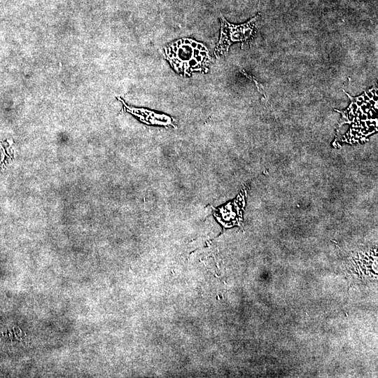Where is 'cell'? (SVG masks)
I'll use <instances>...</instances> for the list:
<instances>
[{"mask_svg":"<svg viewBox=\"0 0 378 378\" xmlns=\"http://www.w3.org/2000/svg\"><path fill=\"white\" fill-rule=\"evenodd\" d=\"M122 102L127 111L137 117L140 121L145 124L176 128L175 120L169 115L158 113L146 108L130 107L123 101Z\"/></svg>","mask_w":378,"mask_h":378,"instance_id":"3","label":"cell"},{"mask_svg":"<svg viewBox=\"0 0 378 378\" xmlns=\"http://www.w3.org/2000/svg\"><path fill=\"white\" fill-rule=\"evenodd\" d=\"M3 150L4 148L1 146H0V168H1L2 166H4L6 163V161H4V160L6 158V156L3 155Z\"/></svg>","mask_w":378,"mask_h":378,"instance_id":"4","label":"cell"},{"mask_svg":"<svg viewBox=\"0 0 378 378\" xmlns=\"http://www.w3.org/2000/svg\"><path fill=\"white\" fill-rule=\"evenodd\" d=\"M257 15L247 22L233 24L228 22L224 17H220V34L218 43L214 49L216 57L227 53L230 46L236 42L251 44L256 30Z\"/></svg>","mask_w":378,"mask_h":378,"instance_id":"2","label":"cell"},{"mask_svg":"<svg viewBox=\"0 0 378 378\" xmlns=\"http://www.w3.org/2000/svg\"><path fill=\"white\" fill-rule=\"evenodd\" d=\"M165 56L173 69L183 76L207 72L210 56L206 47L190 38L176 41L165 48Z\"/></svg>","mask_w":378,"mask_h":378,"instance_id":"1","label":"cell"}]
</instances>
